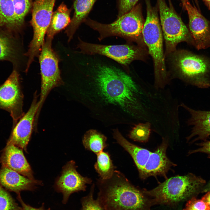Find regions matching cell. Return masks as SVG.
<instances>
[{
  "mask_svg": "<svg viewBox=\"0 0 210 210\" xmlns=\"http://www.w3.org/2000/svg\"><path fill=\"white\" fill-rule=\"evenodd\" d=\"M206 192V194L203 196L201 199L210 208V191Z\"/></svg>",
  "mask_w": 210,
  "mask_h": 210,
  "instance_id": "cell-34",
  "label": "cell"
},
{
  "mask_svg": "<svg viewBox=\"0 0 210 210\" xmlns=\"http://www.w3.org/2000/svg\"><path fill=\"white\" fill-rule=\"evenodd\" d=\"M71 22L69 11L63 3L53 13L46 39L52 40L55 35L69 25Z\"/></svg>",
  "mask_w": 210,
  "mask_h": 210,
  "instance_id": "cell-22",
  "label": "cell"
},
{
  "mask_svg": "<svg viewBox=\"0 0 210 210\" xmlns=\"http://www.w3.org/2000/svg\"><path fill=\"white\" fill-rule=\"evenodd\" d=\"M85 22L98 32L100 41L106 37L116 36L127 41L138 42L142 36L144 24L140 5L109 24H102L89 19L86 20Z\"/></svg>",
  "mask_w": 210,
  "mask_h": 210,
  "instance_id": "cell-5",
  "label": "cell"
},
{
  "mask_svg": "<svg viewBox=\"0 0 210 210\" xmlns=\"http://www.w3.org/2000/svg\"><path fill=\"white\" fill-rule=\"evenodd\" d=\"M97 155V161L94 168L101 178L108 179L114 174L115 167L108 153L102 151Z\"/></svg>",
  "mask_w": 210,
  "mask_h": 210,
  "instance_id": "cell-25",
  "label": "cell"
},
{
  "mask_svg": "<svg viewBox=\"0 0 210 210\" xmlns=\"http://www.w3.org/2000/svg\"><path fill=\"white\" fill-rule=\"evenodd\" d=\"M94 184L92 186L90 191L81 199V210H103L97 200L94 198Z\"/></svg>",
  "mask_w": 210,
  "mask_h": 210,
  "instance_id": "cell-29",
  "label": "cell"
},
{
  "mask_svg": "<svg viewBox=\"0 0 210 210\" xmlns=\"http://www.w3.org/2000/svg\"><path fill=\"white\" fill-rule=\"evenodd\" d=\"M200 147L197 149L190 151L189 154L197 152L204 153L210 158V141H205L199 144Z\"/></svg>",
  "mask_w": 210,
  "mask_h": 210,
  "instance_id": "cell-32",
  "label": "cell"
},
{
  "mask_svg": "<svg viewBox=\"0 0 210 210\" xmlns=\"http://www.w3.org/2000/svg\"><path fill=\"white\" fill-rule=\"evenodd\" d=\"M13 0L16 23L20 31L24 24L25 17L30 9V0Z\"/></svg>",
  "mask_w": 210,
  "mask_h": 210,
  "instance_id": "cell-27",
  "label": "cell"
},
{
  "mask_svg": "<svg viewBox=\"0 0 210 210\" xmlns=\"http://www.w3.org/2000/svg\"><path fill=\"white\" fill-rule=\"evenodd\" d=\"M1 161L2 165L30 179H34L32 171L22 149L12 144L7 143Z\"/></svg>",
  "mask_w": 210,
  "mask_h": 210,
  "instance_id": "cell-16",
  "label": "cell"
},
{
  "mask_svg": "<svg viewBox=\"0 0 210 210\" xmlns=\"http://www.w3.org/2000/svg\"><path fill=\"white\" fill-rule=\"evenodd\" d=\"M161 29L165 39L167 51H174L177 45L186 42L195 46L189 29L181 18L164 0H158Z\"/></svg>",
  "mask_w": 210,
  "mask_h": 210,
  "instance_id": "cell-7",
  "label": "cell"
},
{
  "mask_svg": "<svg viewBox=\"0 0 210 210\" xmlns=\"http://www.w3.org/2000/svg\"><path fill=\"white\" fill-rule=\"evenodd\" d=\"M97 183V200L103 210H149V202L144 193L120 171L115 170L111 177L100 178Z\"/></svg>",
  "mask_w": 210,
  "mask_h": 210,
  "instance_id": "cell-2",
  "label": "cell"
},
{
  "mask_svg": "<svg viewBox=\"0 0 210 210\" xmlns=\"http://www.w3.org/2000/svg\"><path fill=\"white\" fill-rule=\"evenodd\" d=\"M182 1L183 3H184V2H185L186 1H188V0H181Z\"/></svg>",
  "mask_w": 210,
  "mask_h": 210,
  "instance_id": "cell-36",
  "label": "cell"
},
{
  "mask_svg": "<svg viewBox=\"0 0 210 210\" xmlns=\"http://www.w3.org/2000/svg\"><path fill=\"white\" fill-rule=\"evenodd\" d=\"M183 210H210V208L202 199L193 197L188 201Z\"/></svg>",
  "mask_w": 210,
  "mask_h": 210,
  "instance_id": "cell-30",
  "label": "cell"
},
{
  "mask_svg": "<svg viewBox=\"0 0 210 210\" xmlns=\"http://www.w3.org/2000/svg\"><path fill=\"white\" fill-rule=\"evenodd\" d=\"M96 0H75L74 3V13L65 32L68 38V42L72 38L80 24L85 20Z\"/></svg>",
  "mask_w": 210,
  "mask_h": 210,
  "instance_id": "cell-21",
  "label": "cell"
},
{
  "mask_svg": "<svg viewBox=\"0 0 210 210\" xmlns=\"http://www.w3.org/2000/svg\"><path fill=\"white\" fill-rule=\"evenodd\" d=\"M73 160L68 162L62 168L61 175L57 179L55 187L63 195V203L66 204L72 193L86 190V185L92 182L91 178L83 177L77 171Z\"/></svg>",
  "mask_w": 210,
  "mask_h": 210,
  "instance_id": "cell-12",
  "label": "cell"
},
{
  "mask_svg": "<svg viewBox=\"0 0 210 210\" xmlns=\"http://www.w3.org/2000/svg\"><path fill=\"white\" fill-rule=\"evenodd\" d=\"M82 87V101L94 118L107 126L134 124L142 110V93L129 75L114 66L97 64Z\"/></svg>",
  "mask_w": 210,
  "mask_h": 210,
  "instance_id": "cell-1",
  "label": "cell"
},
{
  "mask_svg": "<svg viewBox=\"0 0 210 210\" xmlns=\"http://www.w3.org/2000/svg\"><path fill=\"white\" fill-rule=\"evenodd\" d=\"M55 0H36L33 4L31 24L33 36L27 51L25 54L33 60L39 55L44 42V38L50 25Z\"/></svg>",
  "mask_w": 210,
  "mask_h": 210,
  "instance_id": "cell-9",
  "label": "cell"
},
{
  "mask_svg": "<svg viewBox=\"0 0 210 210\" xmlns=\"http://www.w3.org/2000/svg\"><path fill=\"white\" fill-rule=\"evenodd\" d=\"M151 126V123L149 121L137 123L130 131L128 136L135 141L146 142L150 136Z\"/></svg>",
  "mask_w": 210,
  "mask_h": 210,
  "instance_id": "cell-26",
  "label": "cell"
},
{
  "mask_svg": "<svg viewBox=\"0 0 210 210\" xmlns=\"http://www.w3.org/2000/svg\"><path fill=\"white\" fill-rule=\"evenodd\" d=\"M52 40L46 39L39 56L41 84L39 106L36 116L37 118L50 91L63 84L59 67V59L52 48Z\"/></svg>",
  "mask_w": 210,
  "mask_h": 210,
  "instance_id": "cell-8",
  "label": "cell"
},
{
  "mask_svg": "<svg viewBox=\"0 0 210 210\" xmlns=\"http://www.w3.org/2000/svg\"><path fill=\"white\" fill-rule=\"evenodd\" d=\"M9 193L0 184V210H21Z\"/></svg>",
  "mask_w": 210,
  "mask_h": 210,
  "instance_id": "cell-28",
  "label": "cell"
},
{
  "mask_svg": "<svg viewBox=\"0 0 210 210\" xmlns=\"http://www.w3.org/2000/svg\"><path fill=\"white\" fill-rule=\"evenodd\" d=\"M209 191H210V182L204 187L202 191L203 192H206Z\"/></svg>",
  "mask_w": 210,
  "mask_h": 210,
  "instance_id": "cell-35",
  "label": "cell"
},
{
  "mask_svg": "<svg viewBox=\"0 0 210 210\" xmlns=\"http://www.w3.org/2000/svg\"><path fill=\"white\" fill-rule=\"evenodd\" d=\"M0 26L13 34L20 31L16 23L13 0H0Z\"/></svg>",
  "mask_w": 210,
  "mask_h": 210,
  "instance_id": "cell-23",
  "label": "cell"
},
{
  "mask_svg": "<svg viewBox=\"0 0 210 210\" xmlns=\"http://www.w3.org/2000/svg\"><path fill=\"white\" fill-rule=\"evenodd\" d=\"M113 132L114 139L130 155L139 172L140 171L148 161L152 152L131 143L123 136L118 128L113 129Z\"/></svg>",
  "mask_w": 210,
  "mask_h": 210,
  "instance_id": "cell-19",
  "label": "cell"
},
{
  "mask_svg": "<svg viewBox=\"0 0 210 210\" xmlns=\"http://www.w3.org/2000/svg\"><path fill=\"white\" fill-rule=\"evenodd\" d=\"M206 0L207 1H210V0Z\"/></svg>",
  "mask_w": 210,
  "mask_h": 210,
  "instance_id": "cell-37",
  "label": "cell"
},
{
  "mask_svg": "<svg viewBox=\"0 0 210 210\" xmlns=\"http://www.w3.org/2000/svg\"><path fill=\"white\" fill-rule=\"evenodd\" d=\"M0 184L18 194L23 190H33L37 186L42 184V182L30 179L2 165L0 169Z\"/></svg>",
  "mask_w": 210,
  "mask_h": 210,
  "instance_id": "cell-17",
  "label": "cell"
},
{
  "mask_svg": "<svg viewBox=\"0 0 210 210\" xmlns=\"http://www.w3.org/2000/svg\"><path fill=\"white\" fill-rule=\"evenodd\" d=\"M189 19V31L198 50L210 47V22L187 1L183 3Z\"/></svg>",
  "mask_w": 210,
  "mask_h": 210,
  "instance_id": "cell-13",
  "label": "cell"
},
{
  "mask_svg": "<svg viewBox=\"0 0 210 210\" xmlns=\"http://www.w3.org/2000/svg\"><path fill=\"white\" fill-rule=\"evenodd\" d=\"M139 0H119L118 17L128 12L134 7Z\"/></svg>",
  "mask_w": 210,
  "mask_h": 210,
  "instance_id": "cell-31",
  "label": "cell"
},
{
  "mask_svg": "<svg viewBox=\"0 0 210 210\" xmlns=\"http://www.w3.org/2000/svg\"><path fill=\"white\" fill-rule=\"evenodd\" d=\"M19 75L14 70L0 86V108L8 112L12 118L13 127L24 114L23 111V95L19 81Z\"/></svg>",
  "mask_w": 210,
  "mask_h": 210,
  "instance_id": "cell-10",
  "label": "cell"
},
{
  "mask_svg": "<svg viewBox=\"0 0 210 210\" xmlns=\"http://www.w3.org/2000/svg\"><path fill=\"white\" fill-rule=\"evenodd\" d=\"M107 139L105 136L97 130L90 129L84 134L82 142L85 149L97 155L107 146Z\"/></svg>",
  "mask_w": 210,
  "mask_h": 210,
  "instance_id": "cell-24",
  "label": "cell"
},
{
  "mask_svg": "<svg viewBox=\"0 0 210 210\" xmlns=\"http://www.w3.org/2000/svg\"><path fill=\"white\" fill-rule=\"evenodd\" d=\"M205 183L201 177L189 173L171 177L154 188L143 192L152 197V203L174 204L194 197Z\"/></svg>",
  "mask_w": 210,
  "mask_h": 210,
  "instance_id": "cell-3",
  "label": "cell"
},
{
  "mask_svg": "<svg viewBox=\"0 0 210 210\" xmlns=\"http://www.w3.org/2000/svg\"><path fill=\"white\" fill-rule=\"evenodd\" d=\"M38 97L36 91L29 109L13 127L7 143L12 144L26 151L33 128L35 116L39 106Z\"/></svg>",
  "mask_w": 210,
  "mask_h": 210,
  "instance_id": "cell-14",
  "label": "cell"
},
{
  "mask_svg": "<svg viewBox=\"0 0 210 210\" xmlns=\"http://www.w3.org/2000/svg\"><path fill=\"white\" fill-rule=\"evenodd\" d=\"M181 106L189 113L190 117L188 123L193 126L187 140L193 137L195 138L193 141L207 139L210 136V111L196 110L183 103H182Z\"/></svg>",
  "mask_w": 210,
  "mask_h": 210,
  "instance_id": "cell-18",
  "label": "cell"
},
{
  "mask_svg": "<svg viewBox=\"0 0 210 210\" xmlns=\"http://www.w3.org/2000/svg\"><path fill=\"white\" fill-rule=\"evenodd\" d=\"M13 34L6 30H0V60L9 61L16 66L19 51Z\"/></svg>",
  "mask_w": 210,
  "mask_h": 210,
  "instance_id": "cell-20",
  "label": "cell"
},
{
  "mask_svg": "<svg viewBox=\"0 0 210 210\" xmlns=\"http://www.w3.org/2000/svg\"><path fill=\"white\" fill-rule=\"evenodd\" d=\"M168 146V140L163 138L161 144L155 151L151 152L144 167L139 172L141 178L145 179L150 176H158L166 177L169 170L175 165L166 155Z\"/></svg>",
  "mask_w": 210,
  "mask_h": 210,
  "instance_id": "cell-15",
  "label": "cell"
},
{
  "mask_svg": "<svg viewBox=\"0 0 210 210\" xmlns=\"http://www.w3.org/2000/svg\"><path fill=\"white\" fill-rule=\"evenodd\" d=\"M174 62L180 78L198 88L210 87V59L184 50L177 53Z\"/></svg>",
  "mask_w": 210,
  "mask_h": 210,
  "instance_id": "cell-6",
  "label": "cell"
},
{
  "mask_svg": "<svg viewBox=\"0 0 210 210\" xmlns=\"http://www.w3.org/2000/svg\"><path fill=\"white\" fill-rule=\"evenodd\" d=\"M147 15L142 36L148 52L153 59L154 66V87L162 89L167 83V74L163 46L162 30L156 10L149 0H146Z\"/></svg>",
  "mask_w": 210,
  "mask_h": 210,
  "instance_id": "cell-4",
  "label": "cell"
},
{
  "mask_svg": "<svg viewBox=\"0 0 210 210\" xmlns=\"http://www.w3.org/2000/svg\"><path fill=\"white\" fill-rule=\"evenodd\" d=\"M18 198L22 205L21 210H51L50 208L46 209L43 205L41 207L36 208L32 207L30 205L25 204L22 200L19 194H18Z\"/></svg>",
  "mask_w": 210,
  "mask_h": 210,
  "instance_id": "cell-33",
  "label": "cell"
},
{
  "mask_svg": "<svg viewBox=\"0 0 210 210\" xmlns=\"http://www.w3.org/2000/svg\"><path fill=\"white\" fill-rule=\"evenodd\" d=\"M78 48L83 54L103 55L125 66L132 61L138 59L141 54L138 48L130 44L102 45L88 43L80 39Z\"/></svg>",
  "mask_w": 210,
  "mask_h": 210,
  "instance_id": "cell-11",
  "label": "cell"
}]
</instances>
